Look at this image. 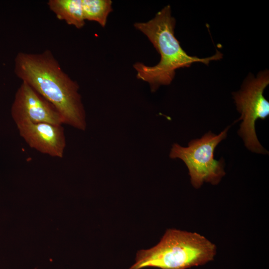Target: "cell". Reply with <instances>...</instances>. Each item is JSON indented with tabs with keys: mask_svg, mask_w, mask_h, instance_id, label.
I'll list each match as a JSON object with an SVG mask.
<instances>
[{
	"mask_svg": "<svg viewBox=\"0 0 269 269\" xmlns=\"http://www.w3.org/2000/svg\"><path fill=\"white\" fill-rule=\"evenodd\" d=\"M215 245L195 232L168 229L154 247L140 250L130 269H187L213 260Z\"/></svg>",
	"mask_w": 269,
	"mask_h": 269,
	"instance_id": "3",
	"label": "cell"
},
{
	"mask_svg": "<svg viewBox=\"0 0 269 269\" xmlns=\"http://www.w3.org/2000/svg\"><path fill=\"white\" fill-rule=\"evenodd\" d=\"M229 128L219 134L209 132L201 138L190 141L187 147L173 144L169 156L180 158L185 163L194 187L198 188L205 182L216 185L225 175L224 160L215 159L214 152L217 145L227 137Z\"/></svg>",
	"mask_w": 269,
	"mask_h": 269,
	"instance_id": "4",
	"label": "cell"
},
{
	"mask_svg": "<svg viewBox=\"0 0 269 269\" xmlns=\"http://www.w3.org/2000/svg\"><path fill=\"white\" fill-rule=\"evenodd\" d=\"M15 124L23 122L62 125L63 118L57 110L28 84L22 82L11 108Z\"/></svg>",
	"mask_w": 269,
	"mask_h": 269,
	"instance_id": "6",
	"label": "cell"
},
{
	"mask_svg": "<svg viewBox=\"0 0 269 269\" xmlns=\"http://www.w3.org/2000/svg\"><path fill=\"white\" fill-rule=\"evenodd\" d=\"M16 125L20 135L31 148L52 157H63L66 142L62 125L28 122Z\"/></svg>",
	"mask_w": 269,
	"mask_h": 269,
	"instance_id": "7",
	"label": "cell"
},
{
	"mask_svg": "<svg viewBox=\"0 0 269 269\" xmlns=\"http://www.w3.org/2000/svg\"><path fill=\"white\" fill-rule=\"evenodd\" d=\"M14 72L57 110L64 124L86 130V113L79 86L62 70L50 50L39 53L18 52Z\"/></svg>",
	"mask_w": 269,
	"mask_h": 269,
	"instance_id": "1",
	"label": "cell"
},
{
	"mask_svg": "<svg viewBox=\"0 0 269 269\" xmlns=\"http://www.w3.org/2000/svg\"><path fill=\"white\" fill-rule=\"evenodd\" d=\"M269 84V71H261L256 78L251 75L248 77L242 89L233 94L237 110L241 114L239 120H243L238 134L249 150L262 154L268 151L257 138L255 122L269 115V102L264 96V91Z\"/></svg>",
	"mask_w": 269,
	"mask_h": 269,
	"instance_id": "5",
	"label": "cell"
},
{
	"mask_svg": "<svg viewBox=\"0 0 269 269\" xmlns=\"http://www.w3.org/2000/svg\"><path fill=\"white\" fill-rule=\"evenodd\" d=\"M85 20L93 21L105 27L109 14L112 11L111 0H82Z\"/></svg>",
	"mask_w": 269,
	"mask_h": 269,
	"instance_id": "9",
	"label": "cell"
},
{
	"mask_svg": "<svg viewBox=\"0 0 269 269\" xmlns=\"http://www.w3.org/2000/svg\"><path fill=\"white\" fill-rule=\"evenodd\" d=\"M175 23L170 5L164 7L148 21L134 23V27L147 36L160 56L155 65L148 66L139 62L134 65L137 78L148 83L152 92L161 85H169L179 68L189 67L196 62L208 65L211 61L222 57L217 51L212 56L203 58L189 55L175 36Z\"/></svg>",
	"mask_w": 269,
	"mask_h": 269,
	"instance_id": "2",
	"label": "cell"
},
{
	"mask_svg": "<svg viewBox=\"0 0 269 269\" xmlns=\"http://www.w3.org/2000/svg\"><path fill=\"white\" fill-rule=\"evenodd\" d=\"M47 4L58 19L68 24L79 29L85 25L82 0H49Z\"/></svg>",
	"mask_w": 269,
	"mask_h": 269,
	"instance_id": "8",
	"label": "cell"
}]
</instances>
